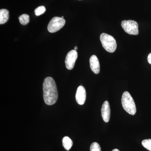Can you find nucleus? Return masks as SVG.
Here are the masks:
<instances>
[{
    "instance_id": "1",
    "label": "nucleus",
    "mask_w": 151,
    "mask_h": 151,
    "mask_svg": "<svg viewBox=\"0 0 151 151\" xmlns=\"http://www.w3.org/2000/svg\"><path fill=\"white\" fill-rule=\"evenodd\" d=\"M43 96L45 103L47 105H54L58 98V92L55 81L51 77L45 79L43 84Z\"/></svg>"
},
{
    "instance_id": "2",
    "label": "nucleus",
    "mask_w": 151,
    "mask_h": 151,
    "mask_svg": "<svg viewBox=\"0 0 151 151\" xmlns=\"http://www.w3.org/2000/svg\"><path fill=\"white\" fill-rule=\"evenodd\" d=\"M122 106L125 111L131 115H134L137 112V108L131 94L127 91L123 93L122 98Z\"/></svg>"
},
{
    "instance_id": "3",
    "label": "nucleus",
    "mask_w": 151,
    "mask_h": 151,
    "mask_svg": "<svg viewBox=\"0 0 151 151\" xmlns=\"http://www.w3.org/2000/svg\"><path fill=\"white\" fill-rule=\"evenodd\" d=\"M100 40L103 48L109 52H113L117 48L116 40L112 36L103 33L100 35Z\"/></svg>"
},
{
    "instance_id": "4",
    "label": "nucleus",
    "mask_w": 151,
    "mask_h": 151,
    "mask_svg": "<svg viewBox=\"0 0 151 151\" xmlns=\"http://www.w3.org/2000/svg\"><path fill=\"white\" fill-rule=\"evenodd\" d=\"M122 26L125 32L132 35L139 34V25L134 20H124L122 22Z\"/></svg>"
},
{
    "instance_id": "5",
    "label": "nucleus",
    "mask_w": 151,
    "mask_h": 151,
    "mask_svg": "<svg viewBox=\"0 0 151 151\" xmlns=\"http://www.w3.org/2000/svg\"><path fill=\"white\" fill-rule=\"evenodd\" d=\"M65 21L64 19L60 17H54L52 19L47 27L50 32L54 33L58 31L65 25Z\"/></svg>"
},
{
    "instance_id": "6",
    "label": "nucleus",
    "mask_w": 151,
    "mask_h": 151,
    "mask_svg": "<svg viewBox=\"0 0 151 151\" xmlns=\"http://www.w3.org/2000/svg\"><path fill=\"white\" fill-rule=\"evenodd\" d=\"M78 57V53L75 50H70L68 52L65 59V64L66 68L71 70L74 67L76 61Z\"/></svg>"
},
{
    "instance_id": "7",
    "label": "nucleus",
    "mask_w": 151,
    "mask_h": 151,
    "mask_svg": "<svg viewBox=\"0 0 151 151\" xmlns=\"http://www.w3.org/2000/svg\"><path fill=\"white\" fill-rule=\"evenodd\" d=\"M76 100L79 105H82L85 103L86 100V92L84 86H78L76 94Z\"/></svg>"
},
{
    "instance_id": "8",
    "label": "nucleus",
    "mask_w": 151,
    "mask_h": 151,
    "mask_svg": "<svg viewBox=\"0 0 151 151\" xmlns=\"http://www.w3.org/2000/svg\"><path fill=\"white\" fill-rule=\"evenodd\" d=\"M101 114L104 122L106 123L109 122L111 116V109L108 101H105L103 103L101 108Z\"/></svg>"
},
{
    "instance_id": "9",
    "label": "nucleus",
    "mask_w": 151,
    "mask_h": 151,
    "mask_svg": "<svg viewBox=\"0 0 151 151\" xmlns=\"http://www.w3.org/2000/svg\"><path fill=\"white\" fill-rule=\"evenodd\" d=\"M90 68L95 74H98L100 72V64L97 56L92 55L89 60Z\"/></svg>"
},
{
    "instance_id": "10",
    "label": "nucleus",
    "mask_w": 151,
    "mask_h": 151,
    "mask_svg": "<svg viewBox=\"0 0 151 151\" xmlns=\"http://www.w3.org/2000/svg\"><path fill=\"white\" fill-rule=\"evenodd\" d=\"M9 19V12L6 9L0 10V24L6 23Z\"/></svg>"
},
{
    "instance_id": "11",
    "label": "nucleus",
    "mask_w": 151,
    "mask_h": 151,
    "mask_svg": "<svg viewBox=\"0 0 151 151\" xmlns=\"http://www.w3.org/2000/svg\"><path fill=\"white\" fill-rule=\"evenodd\" d=\"M62 143L63 146L67 151L69 150L73 145V142L70 138L68 137H65L63 138Z\"/></svg>"
},
{
    "instance_id": "12",
    "label": "nucleus",
    "mask_w": 151,
    "mask_h": 151,
    "mask_svg": "<svg viewBox=\"0 0 151 151\" xmlns=\"http://www.w3.org/2000/svg\"><path fill=\"white\" fill-rule=\"evenodd\" d=\"M20 23L22 25H27L29 23V17L27 14H23L19 18Z\"/></svg>"
},
{
    "instance_id": "13",
    "label": "nucleus",
    "mask_w": 151,
    "mask_h": 151,
    "mask_svg": "<svg viewBox=\"0 0 151 151\" xmlns=\"http://www.w3.org/2000/svg\"><path fill=\"white\" fill-rule=\"evenodd\" d=\"M45 11H46V9L45 7L44 6H40L35 9V13L37 16H39L44 13Z\"/></svg>"
},
{
    "instance_id": "14",
    "label": "nucleus",
    "mask_w": 151,
    "mask_h": 151,
    "mask_svg": "<svg viewBox=\"0 0 151 151\" xmlns=\"http://www.w3.org/2000/svg\"><path fill=\"white\" fill-rule=\"evenodd\" d=\"M142 145L147 150L151 151V139L144 140L142 142Z\"/></svg>"
},
{
    "instance_id": "15",
    "label": "nucleus",
    "mask_w": 151,
    "mask_h": 151,
    "mask_svg": "<svg viewBox=\"0 0 151 151\" xmlns=\"http://www.w3.org/2000/svg\"><path fill=\"white\" fill-rule=\"evenodd\" d=\"M90 151H101L100 145L97 142H93L91 145Z\"/></svg>"
},
{
    "instance_id": "16",
    "label": "nucleus",
    "mask_w": 151,
    "mask_h": 151,
    "mask_svg": "<svg viewBox=\"0 0 151 151\" xmlns=\"http://www.w3.org/2000/svg\"><path fill=\"white\" fill-rule=\"evenodd\" d=\"M148 61L150 64H151V53L149 54L147 58Z\"/></svg>"
},
{
    "instance_id": "17",
    "label": "nucleus",
    "mask_w": 151,
    "mask_h": 151,
    "mask_svg": "<svg viewBox=\"0 0 151 151\" xmlns=\"http://www.w3.org/2000/svg\"><path fill=\"white\" fill-rule=\"evenodd\" d=\"M112 151H120L119 150L117 149H115L113 150Z\"/></svg>"
},
{
    "instance_id": "18",
    "label": "nucleus",
    "mask_w": 151,
    "mask_h": 151,
    "mask_svg": "<svg viewBox=\"0 0 151 151\" xmlns=\"http://www.w3.org/2000/svg\"><path fill=\"white\" fill-rule=\"evenodd\" d=\"M77 49H78V47H77L75 46V47H74V50H76Z\"/></svg>"
},
{
    "instance_id": "19",
    "label": "nucleus",
    "mask_w": 151,
    "mask_h": 151,
    "mask_svg": "<svg viewBox=\"0 0 151 151\" xmlns=\"http://www.w3.org/2000/svg\"><path fill=\"white\" fill-rule=\"evenodd\" d=\"M61 18H63H63H64V17H63V16H62V17H61Z\"/></svg>"
}]
</instances>
